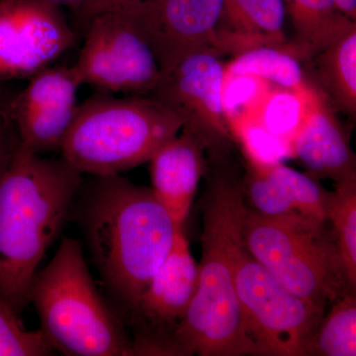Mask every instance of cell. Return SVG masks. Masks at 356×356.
Returning a JSON list of instances; mask_svg holds the SVG:
<instances>
[{
	"label": "cell",
	"instance_id": "8",
	"mask_svg": "<svg viewBox=\"0 0 356 356\" xmlns=\"http://www.w3.org/2000/svg\"><path fill=\"white\" fill-rule=\"evenodd\" d=\"M86 38L74 65L81 86L100 92L147 96L161 67L151 47L123 11L98 13L86 21Z\"/></svg>",
	"mask_w": 356,
	"mask_h": 356
},
{
	"label": "cell",
	"instance_id": "20",
	"mask_svg": "<svg viewBox=\"0 0 356 356\" xmlns=\"http://www.w3.org/2000/svg\"><path fill=\"white\" fill-rule=\"evenodd\" d=\"M225 72L255 76L281 88L299 89L308 84L296 54L284 47L259 46L241 51Z\"/></svg>",
	"mask_w": 356,
	"mask_h": 356
},
{
	"label": "cell",
	"instance_id": "22",
	"mask_svg": "<svg viewBox=\"0 0 356 356\" xmlns=\"http://www.w3.org/2000/svg\"><path fill=\"white\" fill-rule=\"evenodd\" d=\"M323 316L308 356L356 355V294L348 290Z\"/></svg>",
	"mask_w": 356,
	"mask_h": 356
},
{
	"label": "cell",
	"instance_id": "26",
	"mask_svg": "<svg viewBox=\"0 0 356 356\" xmlns=\"http://www.w3.org/2000/svg\"><path fill=\"white\" fill-rule=\"evenodd\" d=\"M266 91V81L261 79L225 72L222 102L229 126L232 122L254 113Z\"/></svg>",
	"mask_w": 356,
	"mask_h": 356
},
{
	"label": "cell",
	"instance_id": "14",
	"mask_svg": "<svg viewBox=\"0 0 356 356\" xmlns=\"http://www.w3.org/2000/svg\"><path fill=\"white\" fill-rule=\"evenodd\" d=\"M248 208L269 217L304 218L327 222L332 192L318 178L283 165L248 163L241 182Z\"/></svg>",
	"mask_w": 356,
	"mask_h": 356
},
{
	"label": "cell",
	"instance_id": "6",
	"mask_svg": "<svg viewBox=\"0 0 356 356\" xmlns=\"http://www.w3.org/2000/svg\"><path fill=\"white\" fill-rule=\"evenodd\" d=\"M325 224L304 218L266 216L248 208L245 247L282 286L327 306L355 289L348 283Z\"/></svg>",
	"mask_w": 356,
	"mask_h": 356
},
{
	"label": "cell",
	"instance_id": "25",
	"mask_svg": "<svg viewBox=\"0 0 356 356\" xmlns=\"http://www.w3.org/2000/svg\"><path fill=\"white\" fill-rule=\"evenodd\" d=\"M53 350L40 330L28 331L17 314L0 304V356H44Z\"/></svg>",
	"mask_w": 356,
	"mask_h": 356
},
{
	"label": "cell",
	"instance_id": "2",
	"mask_svg": "<svg viewBox=\"0 0 356 356\" xmlns=\"http://www.w3.org/2000/svg\"><path fill=\"white\" fill-rule=\"evenodd\" d=\"M81 184L62 156L43 158L19 143L0 166V304L18 316Z\"/></svg>",
	"mask_w": 356,
	"mask_h": 356
},
{
	"label": "cell",
	"instance_id": "18",
	"mask_svg": "<svg viewBox=\"0 0 356 356\" xmlns=\"http://www.w3.org/2000/svg\"><path fill=\"white\" fill-rule=\"evenodd\" d=\"M295 29V51L306 58L317 55L355 28L334 0H283Z\"/></svg>",
	"mask_w": 356,
	"mask_h": 356
},
{
	"label": "cell",
	"instance_id": "1",
	"mask_svg": "<svg viewBox=\"0 0 356 356\" xmlns=\"http://www.w3.org/2000/svg\"><path fill=\"white\" fill-rule=\"evenodd\" d=\"M202 202L198 286L173 332L175 355H257L243 327L236 285L248 209L242 186L228 173L216 172Z\"/></svg>",
	"mask_w": 356,
	"mask_h": 356
},
{
	"label": "cell",
	"instance_id": "17",
	"mask_svg": "<svg viewBox=\"0 0 356 356\" xmlns=\"http://www.w3.org/2000/svg\"><path fill=\"white\" fill-rule=\"evenodd\" d=\"M283 0H225L218 28V50L238 53L259 46L284 47Z\"/></svg>",
	"mask_w": 356,
	"mask_h": 356
},
{
	"label": "cell",
	"instance_id": "30",
	"mask_svg": "<svg viewBox=\"0 0 356 356\" xmlns=\"http://www.w3.org/2000/svg\"><path fill=\"white\" fill-rule=\"evenodd\" d=\"M339 10L351 20L356 18V0H334Z\"/></svg>",
	"mask_w": 356,
	"mask_h": 356
},
{
	"label": "cell",
	"instance_id": "16",
	"mask_svg": "<svg viewBox=\"0 0 356 356\" xmlns=\"http://www.w3.org/2000/svg\"><path fill=\"white\" fill-rule=\"evenodd\" d=\"M204 151L193 135L181 130L149 159L151 189L177 227L184 226L205 172Z\"/></svg>",
	"mask_w": 356,
	"mask_h": 356
},
{
	"label": "cell",
	"instance_id": "23",
	"mask_svg": "<svg viewBox=\"0 0 356 356\" xmlns=\"http://www.w3.org/2000/svg\"><path fill=\"white\" fill-rule=\"evenodd\" d=\"M312 91L313 86L309 84L299 89L267 90L250 115L268 132L291 145L293 137L305 118Z\"/></svg>",
	"mask_w": 356,
	"mask_h": 356
},
{
	"label": "cell",
	"instance_id": "15",
	"mask_svg": "<svg viewBox=\"0 0 356 356\" xmlns=\"http://www.w3.org/2000/svg\"><path fill=\"white\" fill-rule=\"evenodd\" d=\"M294 156L316 178H331L334 184L356 175L355 156L350 139L337 120L334 107L313 88L305 118L291 140Z\"/></svg>",
	"mask_w": 356,
	"mask_h": 356
},
{
	"label": "cell",
	"instance_id": "24",
	"mask_svg": "<svg viewBox=\"0 0 356 356\" xmlns=\"http://www.w3.org/2000/svg\"><path fill=\"white\" fill-rule=\"evenodd\" d=\"M229 129L250 165H277L291 158L290 145L262 127L252 115L232 122Z\"/></svg>",
	"mask_w": 356,
	"mask_h": 356
},
{
	"label": "cell",
	"instance_id": "4",
	"mask_svg": "<svg viewBox=\"0 0 356 356\" xmlns=\"http://www.w3.org/2000/svg\"><path fill=\"white\" fill-rule=\"evenodd\" d=\"M40 331L53 350L67 356L133 355L120 318L95 286L81 243L65 238L30 287Z\"/></svg>",
	"mask_w": 356,
	"mask_h": 356
},
{
	"label": "cell",
	"instance_id": "13",
	"mask_svg": "<svg viewBox=\"0 0 356 356\" xmlns=\"http://www.w3.org/2000/svg\"><path fill=\"white\" fill-rule=\"evenodd\" d=\"M81 86L74 65H50L29 79L8 105L20 146L39 154L60 151L76 116Z\"/></svg>",
	"mask_w": 356,
	"mask_h": 356
},
{
	"label": "cell",
	"instance_id": "3",
	"mask_svg": "<svg viewBox=\"0 0 356 356\" xmlns=\"http://www.w3.org/2000/svg\"><path fill=\"white\" fill-rule=\"evenodd\" d=\"M88 186L79 215L88 250L110 294L130 315L178 227L151 188L120 175L93 177Z\"/></svg>",
	"mask_w": 356,
	"mask_h": 356
},
{
	"label": "cell",
	"instance_id": "28",
	"mask_svg": "<svg viewBox=\"0 0 356 356\" xmlns=\"http://www.w3.org/2000/svg\"><path fill=\"white\" fill-rule=\"evenodd\" d=\"M9 102H10V99H8L4 95L1 83H0V135L9 132L13 127L8 116Z\"/></svg>",
	"mask_w": 356,
	"mask_h": 356
},
{
	"label": "cell",
	"instance_id": "29",
	"mask_svg": "<svg viewBox=\"0 0 356 356\" xmlns=\"http://www.w3.org/2000/svg\"><path fill=\"white\" fill-rule=\"evenodd\" d=\"M13 130L0 135V166L4 163L7 156L13 151L14 147L18 144L17 136H11Z\"/></svg>",
	"mask_w": 356,
	"mask_h": 356
},
{
	"label": "cell",
	"instance_id": "21",
	"mask_svg": "<svg viewBox=\"0 0 356 356\" xmlns=\"http://www.w3.org/2000/svg\"><path fill=\"white\" fill-rule=\"evenodd\" d=\"M327 222L348 283L356 289V175L336 184Z\"/></svg>",
	"mask_w": 356,
	"mask_h": 356
},
{
	"label": "cell",
	"instance_id": "10",
	"mask_svg": "<svg viewBox=\"0 0 356 356\" xmlns=\"http://www.w3.org/2000/svg\"><path fill=\"white\" fill-rule=\"evenodd\" d=\"M199 269L178 227L172 248L129 317L135 325L133 355H175L172 334L198 286Z\"/></svg>",
	"mask_w": 356,
	"mask_h": 356
},
{
	"label": "cell",
	"instance_id": "12",
	"mask_svg": "<svg viewBox=\"0 0 356 356\" xmlns=\"http://www.w3.org/2000/svg\"><path fill=\"white\" fill-rule=\"evenodd\" d=\"M225 0H147L118 9L151 47L161 72L203 50H218Z\"/></svg>",
	"mask_w": 356,
	"mask_h": 356
},
{
	"label": "cell",
	"instance_id": "27",
	"mask_svg": "<svg viewBox=\"0 0 356 356\" xmlns=\"http://www.w3.org/2000/svg\"><path fill=\"white\" fill-rule=\"evenodd\" d=\"M146 1L147 0H86L81 10L76 14V17L84 25L89 18L96 14L118 10L124 7Z\"/></svg>",
	"mask_w": 356,
	"mask_h": 356
},
{
	"label": "cell",
	"instance_id": "19",
	"mask_svg": "<svg viewBox=\"0 0 356 356\" xmlns=\"http://www.w3.org/2000/svg\"><path fill=\"white\" fill-rule=\"evenodd\" d=\"M315 76L330 104L339 111L356 113V27L314 56Z\"/></svg>",
	"mask_w": 356,
	"mask_h": 356
},
{
	"label": "cell",
	"instance_id": "31",
	"mask_svg": "<svg viewBox=\"0 0 356 356\" xmlns=\"http://www.w3.org/2000/svg\"><path fill=\"white\" fill-rule=\"evenodd\" d=\"M44 1L49 2V3L54 4V6L62 7L67 6L72 9L76 15L81 7H83L84 2L86 0H44Z\"/></svg>",
	"mask_w": 356,
	"mask_h": 356
},
{
	"label": "cell",
	"instance_id": "9",
	"mask_svg": "<svg viewBox=\"0 0 356 356\" xmlns=\"http://www.w3.org/2000/svg\"><path fill=\"white\" fill-rule=\"evenodd\" d=\"M224 76L219 51H199L161 72L147 95L177 115L182 130L193 135L215 156L233 140L222 107Z\"/></svg>",
	"mask_w": 356,
	"mask_h": 356
},
{
	"label": "cell",
	"instance_id": "11",
	"mask_svg": "<svg viewBox=\"0 0 356 356\" xmlns=\"http://www.w3.org/2000/svg\"><path fill=\"white\" fill-rule=\"evenodd\" d=\"M76 40L60 7L44 0H0V83L31 79Z\"/></svg>",
	"mask_w": 356,
	"mask_h": 356
},
{
	"label": "cell",
	"instance_id": "7",
	"mask_svg": "<svg viewBox=\"0 0 356 356\" xmlns=\"http://www.w3.org/2000/svg\"><path fill=\"white\" fill-rule=\"evenodd\" d=\"M243 327L259 356H308L325 305L302 298L280 284L248 254L236 270Z\"/></svg>",
	"mask_w": 356,
	"mask_h": 356
},
{
	"label": "cell",
	"instance_id": "5",
	"mask_svg": "<svg viewBox=\"0 0 356 356\" xmlns=\"http://www.w3.org/2000/svg\"><path fill=\"white\" fill-rule=\"evenodd\" d=\"M181 130L177 115L149 96L97 91L79 104L60 156L81 175H120L149 161Z\"/></svg>",
	"mask_w": 356,
	"mask_h": 356
}]
</instances>
